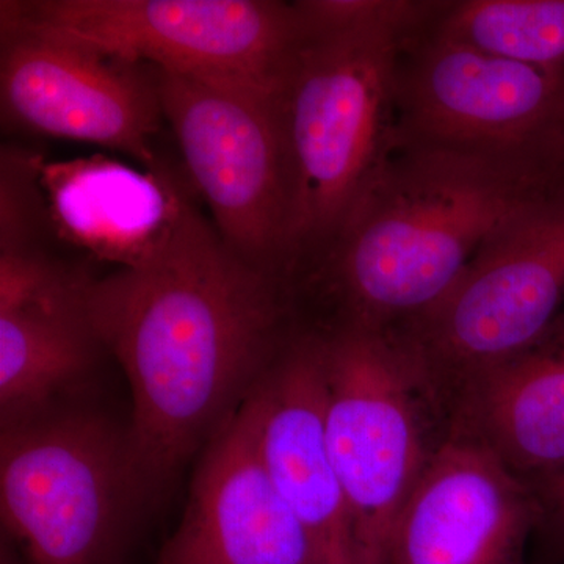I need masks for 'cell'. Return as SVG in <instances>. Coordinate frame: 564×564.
Listing matches in <instances>:
<instances>
[{
	"instance_id": "1",
	"label": "cell",
	"mask_w": 564,
	"mask_h": 564,
	"mask_svg": "<svg viewBox=\"0 0 564 564\" xmlns=\"http://www.w3.org/2000/svg\"><path fill=\"white\" fill-rule=\"evenodd\" d=\"M93 332L128 378L133 466L154 500L299 328L291 289L204 223L161 261L91 278Z\"/></svg>"
},
{
	"instance_id": "2",
	"label": "cell",
	"mask_w": 564,
	"mask_h": 564,
	"mask_svg": "<svg viewBox=\"0 0 564 564\" xmlns=\"http://www.w3.org/2000/svg\"><path fill=\"white\" fill-rule=\"evenodd\" d=\"M541 151L413 143L391 148L337 231L293 273L328 307L315 329L395 334L443 302L508 217L563 184Z\"/></svg>"
},
{
	"instance_id": "3",
	"label": "cell",
	"mask_w": 564,
	"mask_h": 564,
	"mask_svg": "<svg viewBox=\"0 0 564 564\" xmlns=\"http://www.w3.org/2000/svg\"><path fill=\"white\" fill-rule=\"evenodd\" d=\"M303 35L278 95L292 191L291 273L337 231L383 161L404 40L436 0H302Z\"/></svg>"
},
{
	"instance_id": "4",
	"label": "cell",
	"mask_w": 564,
	"mask_h": 564,
	"mask_svg": "<svg viewBox=\"0 0 564 564\" xmlns=\"http://www.w3.org/2000/svg\"><path fill=\"white\" fill-rule=\"evenodd\" d=\"M144 502L128 425L61 408L3 426L0 516L22 564H122Z\"/></svg>"
},
{
	"instance_id": "5",
	"label": "cell",
	"mask_w": 564,
	"mask_h": 564,
	"mask_svg": "<svg viewBox=\"0 0 564 564\" xmlns=\"http://www.w3.org/2000/svg\"><path fill=\"white\" fill-rule=\"evenodd\" d=\"M325 348L326 437L359 564H389L393 529L444 426L399 337L317 329Z\"/></svg>"
},
{
	"instance_id": "6",
	"label": "cell",
	"mask_w": 564,
	"mask_h": 564,
	"mask_svg": "<svg viewBox=\"0 0 564 564\" xmlns=\"http://www.w3.org/2000/svg\"><path fill=\"white\" fill-rule=\"evenodd\" d=\"M563 311L564 182L508 217L443 302L393 336L445 419L469 378L540 339Z\"/></svg>"
},
{
	"instance_id": "7",
	"label": "cell",
	"mask_w": 564,
	"mask_h": 564,
	"mask_svg": "<svg viewBox=\"0 0 564 564\" xmlns=\"http://www.w3.org/2000/svg\"><path fill=\"white\" fill-rule=\"evenodd\" d=\"M0 11L117 61L276 99L303 35L296 2L276 0H36Z\"/></svg>"
},
{
	"instance_id": "8",
	"label": "cell",
	"mask_w": 564,
	"mask_h": 564,
	"mask_svg": "<svg viewBox=\"0 0 564 564\" xmlns=\"http://www.w3.org/2000/svg\"><path fill=\"white\" fill-rule=\"evenodd\" d=\"M206 223L162 170L93 154L2 152L0 250L39 239L111 272L161 261Z\"/></svg>"
},
{
	"instance_id": "9",
	"label": "cell",
	"mask_w": 564,
	"mask_h": 564,
	"mask_svg": "<svg viewBox=\"0 0 564 564\" xmlns=\"http://www.w3.org/2000/svg\"><path fill=\"white\" fill-rule=\"evenodd\" d=\"M152 70L163 118L218 236L245 261L288 282L292 191L276 98L229 82Z\"/></svg>"
},
{
	"instance_id": "10",
	"label": "cell",
	"mask_w": 564,
	"mask_h": 564,
	"mask_svg": "<svg viewBox=\"0 0 564 564\" xmlns=\"http://www.w3.org/2000/svg\"><path fill=\"white\" fill-rule=\"evenodd\" d=\"M430 18L400 52L393 137L466 150L547 152L562 170L564 70L475 50L433 31Z\"/></svg>"
},
{
	"instance_id": "11",
	"label": "cell",
	"mask_w": 564,
	"mask_h": 564,
	"mask_svg": "<svg viewBox=\"0 0 564 564\" xmlns=\"http://www.w3.org/2000/svg\"><path fill=\"white\" fill-rule=\"evenodd\" d=\"M3 120L36 135L82 141L161 170L163 120L154 70L41 32L0 11Z\"/></svg>"
},
{
	"instance_id": "12",
	"label": "cell",
	"mask_w": 564,
	"mask_h": 564,
	"mask_svg": "<svg viewBox=\"0 0 564 564\" xmlns=\"http://www.w3.org/2000/svg\"><path fill=\"white\" fill-rule=\"evenodd\" d=\"M536 524L524 478L473 437L445 432L393 529L389 564H527Z\"/></svg>"
},
{
	"instance_id": "13",
	"label": "cell",
	"mask_w": 564,
	"mask_h": 564,
	"mask_svg": "<svg viewBox=\"0 0 564 564\" xmlns=\"http://www.w3.org/2000/svg\"><path fill=\"white\" fill-rule=\"evenodd\" d=\"M256 443L318 564H359L350 511L326 437L322 334L299 326L247 397Z\"/></svg>"
},
{
	"instance_id": "14",
	"label": "cell",
	"mask_w": 564,
	"mask_h": 564,
	"mask_svg": "<svg viewBox=\"0 0 564 564\" xmlns=\"http://www.w3.org/2000/svg\"><path fill=\"white\" fill-rule=\"evenodd\" d=\"M155 564H318L262 462L247 399L203 448L185 513Z\"/></svg>"
},
{
	"instance_id": "15",
	"label": "cell",
	"mask_w": 564,
	"mask_h": 564,
	"mask_svg": "<svg viewBox=\"0 0 564 564\" xmlns=\"http://www.w3.org/2000/svg\"><path fill=\"white\" fill-rule=\"evenodd\" d=\"M91 278L28 251H0V421L61 410L102 345L85 303Z\"/></svg>"
},
{
	"instance_id": "16",
	"label": "cell",
	"mask_w": 564,
	"mask_h": 564,
	"mask_svg": "<svg viewBox=\"0 0 564 564\" xmlns=\"http://www.w3.org/2000/svg\"><path fill=\"white\" fill-rule=\"evenodd\" d=\"M445 432L473 437L525 481L564 466V311L540 339L456 391Z\"/></svg>"
},
{
	"instance_id": "17",
	"label": "cell",
	"mask_w": 564,
	"mask_h": 564,
	"mask_svg": "<svg viewBox=\"0 0 564 564\" xmlns=\"http://www.w3.org/2000/svg\"><path fill=\"white\" fill-rule=\"evenodd\" d=\"M430 28L507 61L564 70V0H437Z\"/></svg>"
},
{
	"instance_id": "18",
	"label": "cell",
	"mask_w": 564,
	"mask_h": 564,
	"mask_svg": "<svg viewBox=\"0 0 564 564\" xmlns=\"http://www.w3.org/2000/svg\"><path fill=\"white\" fill-rule=\"evenodd\" d=\"M538 507L534 533L544 538L552 554L564 563V466L527 481Z\"/></svg>"
},
{
	"instance_id": "19",
	"label": "cell",
	"mask_w": 564,
	"mask_h": 564,
	"mask_svg": "<svg viewBox=\"0 0 564 564\" xmlns=\"http://www.w3.org/2000/svg\"><path fill=\"white\" fill-rule=\"evenodd\" d=\"M560 163H562V170L564 174V132L562 137V143H560Z\"/></svg>"
},
{
	"instance_id": "20",
	"label": "cell",
	"mask_w": 564,
	"mask_h": 564,
	"mask_svg": "<svg viewBox=\"0 0 564 564\" xmlns=\"http://www.w3.org/2000/svg\"><path fill=\"white\" fill-rule=\"evenodd\" d=\"M2 564H20V562H17V560L13 558H3Z\"/></svg>"
},
{
	"instance_id": "21",
	"label": "cell",
	"mask_w": 564,
	"mask_h": 564,
	"mask_svg": "<svg viewBox=\"0 0 564 564\" xmlns=\"http://www.w3.org/2000/svg\"><path fill=\"white\" fill-rule=\"evenodd\" d=\"M564 564V563H563Z\"/></svg>"
}]
</instances>
